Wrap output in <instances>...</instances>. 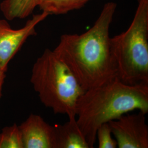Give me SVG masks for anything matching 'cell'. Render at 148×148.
Returning <instances> with one entry per match:
<instances>
[{"label": "cell", "instance_id": "obj_7", "mask_svg": "<svg viewBox=\"0 0 148 148\" xmlns=\"http://www.w3.org/2000/svg\"><path fill=\"white\" fill-rule=\"evenodd\" d=\"M19 127L24 148H55L54 127L41 116L31 114Z\"/></svg>", "mask_w": 148, "mask_h": 148}, {"label": "cell", "instance_id": "obj_13", "mask_svg": "<svg viewBox=\"0 0 148 148\" xmlns=\"http://www.w3.org/2000/svg\"><path fill=\"white\" fill-rule=\"evenodd\" d=\"M7 70L3 69L0 66V99L2 96V90L3 85L5 82V73Z\"/></svg>", "mask_w": 148, "mask_h": 148}, {"label": "cell", "instance_id": "obj_4", "mask_svg": "<svg viewBox=\"0 0 148 148\" xmlns=\"http://www.w3.org/2000/svg\"><path fill=\"white\" fill-rule=\"evenodd\" d=\"M117 77L127 85L148 84V0L138 5L127 30L110 38Z\"/></svg>", "mask_w": 148, "mask_h": 148}, {"label": "cell", "instance_id": "obj_6", "mask_svg": "<svg viewBox=\"0 0 148 148\" xmlns=\"http://www.w3.org/2000/svg\"><path fill=\"white\" fill-rule=\"evenodd\" d=\"M142 111L125 114L109 122L119 148H148V126Z\"/></svg>", "mask_w": 148, "mask_h": 148}, {"label": "cell", "instance_id": "obj_8", "mask_svg": "<svg viewBox=\"0 0 148 148\" xmlns=\"http://www.w3.org/2000/svg\"><path fill=\"white\" fill-rule=\"evenodd\" d=\"M55 148H90L76 118L69 119L63 125L54 126Z\"/></svg>", "mask_w": 148, "mask_h": 148}, {"label": "cell", "instance_id": "obj_1", "mask_svg": "<svg viewBox=\"0 0 148 148\" xmlns=\"http://www.w3.org/2000/svg\"><path fill=\"white\" fill-rule=\"evenodd\" d=\"M116 7L113 2L106 3L88 30L81 35L64 34L53 50L85 90L117 78L116 65L111 53L109 36Z\"/></svg>", "mask_w": 148, "mask_h": 148}, {"label": "cell", "instance_id": "obj_3", "mask_svg": "<svg viewBox=\"0 0 148 148\" xmlns=\"http://www.w3.org/2000/svg\"><path fill=\"white\" fill-rule=\"evenodd\" d=\"M30 82L41 103L56 114L76 118V105L84 90L67 65L46 49L32 68Z\"/></svg>", "mask_w": 148, "mask_h": 148}, {"label": "cell", "instance_id": "obj_10", "mask_svg": "<svg viewBox=\"0 0 148 148\" xmlns=\"http://www.w3.org/2000/svg\"><path fill=\"white\" fill-rule=\"evenodd\" d=\"M91 0H36V5L49 14H63L79 10Z\"/></svg>", "mask_w": 148, "mask_h": 148}, {"label": "cell", "instance_id": "obj_2", "mask_svg": "<svg viewBox=\"0 0 148 148\" xmlns=\"http://www.w3.org/2000/svg\"><path fill=\"white\" fill-rule=\"evenodd\" d=\"M135 110L148 113V84L127 85L117 77L85 90L76 103V119L90 148H93L102 124Z\"/></svg>", "mask_w": 148, "mask_h": 148}, {"label": "cell", "instance_id": "obj_11", "mask_svg": "<svg viewBox=\"0 0 148 148\" xmlns=\"http://www.w3.org/2000/svg\"><path fill=\"white\" fill-rule=\"evenodd\" d=\"M0 148H24L19 126L14 123L2 129L0 133Z\"/></svg>", "mask_w": 148, "mask_h": 148}, {"label": "cell", "instance_id": "obj_12", "mask_svg": "<svg viewBox=\"0 0 148 148\" xmlns=\"http://www.w3.org/2000/svg\"><path fill=\"white\" fill-rule=\"evenodd\" d=\"M111 128L108 123H105L98 128L96 139L98 141L99 148H116L117 147L116 140L111 136Z\"/></svg>", "mask_w": 148, "mask_h": 148}, {"label": "cell", "instance_id": "obj_9", "mask_svg": "<svg viewBox=\"0 0 148 148\" xmlns=\"http://www.w3.org/2000/svg\"><path fill=\"white\" fill-rule=\"evenodd\" d=\"M36 7V0H3L0 3V11L7 20L12 21L27 18Z\"/></svg>", "mask_w": 148, "mask_h": 148}, {"label": "cell", "instance_id": "obj_5", "mask_svg": "<svg viewBox=\"0 0 148 148\" xmlns=\"http://www.w3.org/2000/svg\"><path fill=\"white\" fill-rule=\"evenodd\" d=\"M49 14L42 12L34 15L19 29H12L5 19H0V66L7 70L8 64L30 36L36 35V27Z\"/></svg>", "mask_w": 148, "mask_h": 148}]
</instances>
